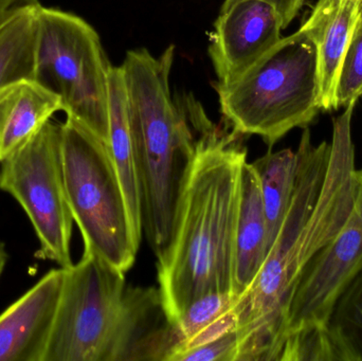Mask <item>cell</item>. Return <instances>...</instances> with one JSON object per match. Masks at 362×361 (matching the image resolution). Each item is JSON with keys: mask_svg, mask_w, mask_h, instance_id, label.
<instances>
[{"mask_svg": "<svg viewBox=\"0 0 362 361\" xmlns=\"http://www.w3.org/2000/svg\"><path fill=\"white\" fill-rule=\"evenodd\" d=\"M261 187L267 223L268 251L274 244L295 194L299 156L291 148L272 152L251 162Z\"/></svg>", "mask_w": 362, "mask_h": 361, "instance_id": "cell-16", "label": "cell"}, {"mask_svg": "<svg viewBox=\"0 0 362 361\" xmlns=\"http://www.w3.org/2000/svg\"><path fill=\"white\" fill-rule=\"evenodd\" d=\"M64 277L52 269L0 315V361H44Z\"/></svg>", "mask_w": 362, "mask_h": 361, "instance_id": "cell-11", "label": "cell"}, {"mask_svg": "<svg viewBox=\"0 0 362 361\" xmlns=\"http://www.w3.org/2000/svg\"><path fill=\"white\" fill-rule=\"evenodd\" d=\"M61 150L68 205L85 251L127 273L140 243L110 146L67 117L61 124Z\"/></svg>", "mask_w": 362, "mask_h": 361, "instance_id": "cell-5", "label": "cell"}, {"mask_svg": "<svg viewBox=\"0 0 362 361\" xmlns=\"http://www.w3.org/2000/svg\"><path fill=\"white\" fill-rule=\"evenodd\" d=\"M38 4V0H0V11L14 6H27Z\"/></svg>", "mask_w": 362, "mask_h": 361, "instance_id": "cell-24", "label": "cell"}, {"mask_svg": "<svg viewBox=\"0 0 362 361\" xmlns=\"http://www.w3.org/2000/svg\"><path fill=\"white\" fill-rule=\"evenodd\" d=\"M319 361H362V271L332 309L321 335Z\"/></svg>", "mask_w": 362, "mask_h": 361, "instance_id": "cell-17", "label": "cell"}, {"mask_svg": "<svg viewBox=\"0 0 362 361\" xmlns=\"http://www.w3.org/2000/svg\"><path fill=\"white\" fill-rule=\"evenodd\" d=\"M33 81L59 97L63 112L110 142L108 74L99 34L74 13L38 4Z\"/></svg>", "mask_w": 362, "mask_h": 361, "instance_id": "cell-6", "label": "cell"}, {"mask_svg": "<svg viewBox=\"0 0 362 361\" xmlns=\"http://www.w3.org/2000/svg\"><path fill=\"white\" fill-rule=\"evenodd\" d=\"M38 4L21 11L0 28V89L16 81L33 80Z\"/></svg>", "mask_w": 362, "mask_h": 361, "instance_id": "cell-18", "label": "cell"}, {"mask_svg": "<svg viewBox=\"0 0 362 361\" xmlns=\"http://www.w3.org/2000/svg\"><path fill=\"white\" fill-rule=\"evenodd\" d=\"M110 146L121 184L124 189L132 226L136 239L141 243L142 203L137 163L127 112V88L121 66H110L108 74Z\"/></svg>", "mask_w": 362, "mask_h": 361, "instance_id": "cell-15", "label": "cell"}, {"mask_svg": "<svg viewBox=\"0 0 362 361\" xmlns=\"http://www.w3.org/2000/svg\"><path fill=\"white\" fill-rule=\"evenodd\" d=\"M267 223L259 178L251 163L243 165L236 225L233 292L240 297L255 282L268 254Z\"/></svg>", "mask_w": 362, "mask_h": 361, "instance_id": "cell-14", "label": "cell"}, {"mask_svg": "<svg viewBox=\"0 0 362 361\" xmlns=\"http://www.w3.org/2000/svg\"><path fill=\"white\" fill-rule=\"evenodd\" d=\"M361 10L362 0H319L301 25L317 47L321 112L336 110L340 68Z\"/></svg>", "mask_w": 362, "mask_h": 361, "instance_id": "cell-12", "label": "cell"}, {"mask_svg": "<svg viewBox=\"0 0 362 361\" xmlns=\"http://www.w3.org/2000/svg\"><path fill=\"white\" fill-rule=\"evenodd\" d=\"M8 252H6V246L2 242H0V277L4 273V267H6V262H8Z\"/></svg>", "mask_w": 362, "mask_h": 361, "instance_id": "cell-25", "label": "cell"}, {"mask_svg": "<svg viewBox=\"0 0 362 361\" xmlns=\"http://www.w3.org/2000/svg\"><path fill=\"white\" fill-rule=\"evenodd\" d=\"M215 89L234 133L259 136L272 148L293 129L308 127L321 112L316 44L301 27L240 78Z\"/></svg>", "mask_w": 362, "mask_h": 361, "instance_id": "cell-4", "label": "cell"}, {"mask_svg": "<svg viewBox=\"0 0 362 361\" xmlns=\"http://www.w3.org/2000/svg\"><path fill=\"white\" fill-rule=\"evenodd\" d=\"M0 189L27 214L40 241L37 256L68 268L74 218L68 205L61 150V124L52 120L1 161Z\"/></svg>", "mask_w": 362, "mask_h": 361, "instance_id": "cell-9", "label": "cell"}, {"mask_svg": "<svg viewBox=\"0 0 362 361\" xmlns=\"http://www.w3.org/2000/svg\"><path fill=\"white\" fill-rule=\"evenodd\" d=\"M362 95V10L351 36L338 76L336 110L358 101Z\"/></svg>", "mask_w": 362, "mask_h": 361, "instance_id": "cell-20", "label": "cell"}, {"mask_svg": "<svg viewBox=\"0 0 362 361\" xmlns=\"http://www.w3.org/2000/svg\"><path fill=\"white\" fill-rule=\"evenodd\" d=\"M236 1L238 0H225L221 10L229 8L232 4ZM264 1L269 2L274 6L282 19L283 29H286L291 25V21L299 14L306 0H264Z\"/></svg>", "mask_w": 362, "mask_h": 361, "instance_id": "cell-22", "label": "cell"}, {"mask_svg": "<svg viewBox=\"0 0 362 361\" xmlns=\"http://www.w3.org/2000/svg\"><path fill=\"white\" fill-rule=\"evenodd\" d=\"M282 30L280 15L264 0H238L221 10L209 46L216 86L240 78L280 42Z\"/></svg>", "mask_w": 362, "mask_h": 361, "instance_id": "cell-10", "label": "cell"}, {"mask_svg": "<svg viewBox=\"0 0 362 361\" xmlns=\"http://www.w3.org/2000/svg\"><path fill=\"white\" fill-rule=\"evenodd\" d=\"M59 97L35 81L19 80L0 89V161L34 137L55 112Z\"/></svg>", "mask_w": 362, "mask_h": 361, "instance_id": "cell-13", "label": "cell"}, {"mask_svg": "<svg viewBox=\"0 0 362 361\" xmlns=\"http://www.w3.org/2000/svg\"><path fill=\"white\" fill-rule=\"evenodd\" d=\"M238 299L232 292H213L194 301L177 320L170 322L165 337V361H171L194 335L233 309Z\"/></svg>", "mask_w": 362, "mask_h": 361, "instance_id": "cell-19", "label": "cell"}, {"mask_svg": "<svg viewBox=\"0 0 362 361\" xmlns=\"http://www.w3.org/2000/svg\"><path fill=\"white\" fill-rule=\"evenodd\" d=\"M362 271V170L348 220L310 261L293 292L278 361H319L320 339L332 309Z\"/></svg>", "mask_w": 362, "mask_h": 361, "instance_id": "cell-8", "label": "cell"}, {"mask_svg": "<svg viewBox=\"0 0 362 361\" xmlns=\"http://www.w3.org/2000/svg\"><path fill=\"white\" fill-rule=\"evenodd\" d=\"M0 169H1V161H0Z\"/></svg>", "mask_w": 362, "mask_h": 361, "instance_id": "cell-26", "label": "cell"}, {"mask_svg": "<svg viewBox=\"0 0 362 361\" xmlns=\"http://www.w3.org/2000/svg\"><path fill=\"white\" fill-rule=\"evenodd\" d=\"M240 137L208 118L200 126L173 237L157 258L159 290L171 322L200 297L233 290L240 178L247 162Z\"/></svg>", "mask_w": 362, "mask_h": 361, "instance_id": "cell-2", "label": "cell"}, {"mask_svg": "<svg viewBox=\"0 0 362 361\" xmlns=\"http://www.w3.org/2000/svg\"><path fill=\"white\" fill-rule=\"evenodd\" d=\"M31 6H14V8H6V10L0 11V28L6 23V21L10 20L12 17H14L15 15L18 14L21 11L25 10V8H29Z\"/></svg>", "mask_w": 362, "mask_h": 361, "instance_id": "cell-23", "label": "cell"}, {"mask_svg": "<svg viewBox=\"0 0 362 361\" xmlns=\"http://www.w3.org/2000/svg\"><path fill=\"white\" fill-rule=\"evenodd\" d=\"M356 102L333 119V138L312 143L308 127L298 146L295 194L252 285L238 297V361H278L287 312L302 275L339 232L356 192L352 117Z\"/></svg>", "mask_w": 362, "mask_h": 361, "instance_id": "cell-1", "label": "cell"}, {"mask_svg": "<svg viewBox=\"0 0 362 361\" xmlns=\"http://www.w3.org/2000/svg\"><path fill=\"white\" fill-rule=\"evenodd\" d=\"M174 55V45L158 57L146 49H136L127 53L121 65L141 192L142 225L157 258L173 237L199 135L197 120H192L187 107L172 95Z\"/></svg>", "mask_w": 362, "mask_h": 361, "instance_id": "cell-3", "label": "cell"}, {"mask_svg": "<svg viewBox=\"0 0 362 361\" xmlns=\"http://www.w3.org/2000/svg\"><path fill=\"white\" fill-rule=\"evenodd\" d=\"M238 331L228 333L216 341L174 356L172 361H238Z\"/></svg>", "mask_w": 362, "mask_h": 361, "instance_id": "cell-21", "label": "cell"}, {"mask_svg": "<svg viewBox=\"0 0 362 361\" xmlns=\"http://www.w3.org/2000/svg\"><path fill=\"white\" fill-rule=\"evenodd\" d=\"M124 273L89 251L65 268L44 361H115L122 321Z\"/></svg>", "mask_w": 362, "mask_h": 361, "instance_id": "cell-7", "label": "cell"}]
</instances>
